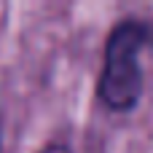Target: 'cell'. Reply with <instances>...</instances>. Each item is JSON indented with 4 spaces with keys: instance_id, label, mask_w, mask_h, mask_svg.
Here are the masks:
<instances>
[{
    "instance_id": "cell-1",
    "label": "cell",
    "mask_w": 153,
    "mask_h": 153,
    "mask_svg": "<svg viewBox=\"0 0 153 153\" xmlns=\"http://www.w3.org/2000/svg\"><path fill=\"white\" fill-rule=\"evenodd\" d=\"M148 40V30L137 22L118 24L105 48V67L100 75V97L113 110H129L143 91V70L137 54Z\"/></svg>"
},
{
    "instance_id": "cell-3",
    "label": "cell",
    "mask_w": 153,
    "mask_h": 153,
    "mask_svg": "<svg viewBox=\"0 0 153 153\" xmlns=\"http://www.w3.org/2000/svg\"><path fill=\"white\" fill-rule=\"evenodd\" d=\"M148 35H151V40H153V30H151V32H148Z\"/></svg>"
},
{
    "instance_id": "cell-2",
    "label": "cell",
    "mask_w": 153,
    "mask_h": 153,
    "mask_svg": "<svg viewBox=\"0 0 153 153\" xmlns=\"http://www.w3.org/2000/svg\"><path fill=\"white\" fill-rule=\"evenodd\" d=\"M43 153H67L65 148H48V151H43Z\"/></svg>"
}]
</instances>
